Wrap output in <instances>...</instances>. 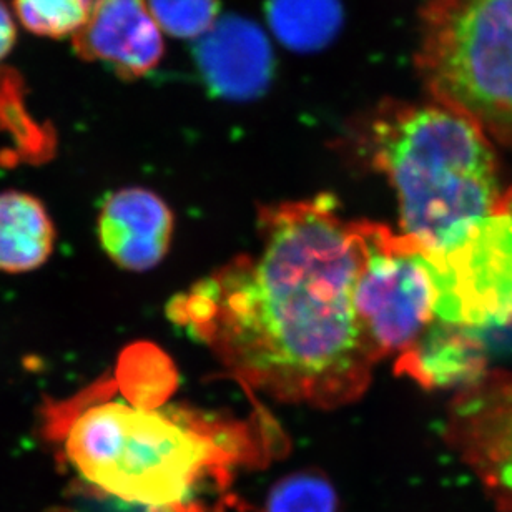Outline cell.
I'll return each instance as SVG.
<instances>
[{"mask_svg":"<svg viewBox=\"0 0 512 512\" xmlns=\"http://www.w3.org/2000/svg\"><path fill=\"white\" fill-rule=\"evenodd\" d=\"M54 245V223L39 198L15 190L0 193V271L37 270Z\"/></svg>","mask_w":512,"mask_h":512,"instance_id":"7c38bea8","label":"cell"},{"mask_svg":"<svg viewBox=\"0 0 512 512\" xmlns=\"http://www.w3.org/2000/svg\"><path fill=\"white\" fill-rule=\"evenodd\" d=\"M50 414L75 471L110 498L148 508L187 509L193 488L240 456L243 431L160 404L110 399L107 383Z\"/></svg>","mask_w":512,"mask_h":512,"instance_id":"7a4b0ae2","label":"cell"},{"mask_svg":"<svg viewBox=\"0 0 512 512\" xmlns=\"http://www.w3.org/2000/svg\"><path fill=\"white\" fill-rule=\"evenodd\" d=\"M358 138L396 192L403 233L429 252L458 247L498 210V160L473 120L436 104L384 100Z\"/></svg>","mask_w":512,"mask_h":512,"instance_id":"3957f363","label":"cell"},{"mask_svg":"<svg viewBox=\"0 0 512 512\" xmlns=\"http://www.w3.org/2000/svg\"><path fill=\"white\" fill-rule=\"evenodd\" d=\"M338 0H270L268 19L276 37L290 49L313 52L335 39L341 24Z\"/></svg>","mask_w":512,"mask_h":512,"instance_id":"4fadbf2b","label":"cell"},{"mask_svg":"<svg viewBox=\"0 0 512 512\" xmlns=\"http://www.w3.org/2000/svg\"><path fill=\"white\" fill-rule=\"evenodd\" d=\"M433 256L406 233L368 223V255L356 285V311L381 360L401 355L436 318Z\"/></svg>","mask_w":512,"mask_h":512,"instance_id":"5b68a950","label":"cell"},{"mask_svg":"<svg viewBox=\"0 0 512 512\" xmlns=\"http://www.w3.org/2000/svg\"><path fill=\"white\" fill-rule=\"evenodd\" d=\"M368 223L328 195L261 208L258 252L173 298L168 316L248 389L321 409L355 403L381 361L355 303Z\"/></svg>","mask_w":512,"mask_h":512,"instance_id":"6da1fadb","label":"cell"},{"mask_svg":"<svg viewBox=\"0 0 512 512\" xmlns=\"http://www.w3.org/2000/svg\"><path fill=\"white\" fill-rule=\"evenodd\" d=\"M198 65L213 94L250 100L268 89L273 57L268 40L252 22L225 19L203 35Z\"/></svg>","mask_w":512,"mask_h":512,"instance_id":"30bf717a","label":"cell"},{"mask_svg":"<svg viewBox=\"0 0 512 512\" xmlns=\"http://www.w3.org/2000/svg\"><path fill=\"white\" fill-rule=\"evenodd\" d=\"M74 49L82 59L135 80L160 64L165 42L147 0H95L89 20L74 35Z\"/></svg>","mask_w":512,"mask_h":512,"instance_id":"ba28073f","label":"cell"},{"mask_svg":"<svg viewBox=\"0 0 512 512\" xmlns=\"http://www.w3.org/2000/svg\"><path fill=\"white\" fill-rule=\"evenodd\" d=\"M414 65L431 102L512 148V0H426Z\"/></svg>","mask_w":512,"mask_h":512,"instance_id":"277c9868","label":"cell"},{"mask_svg":"<svg viewBox=\"0 0 512 512\" xmlns=\"http://www.w3.org/2000/svg\"><path fill=\"white\" fill-rule=\"evenodd\" d=\"M449 448L501 512H512V373L488 371L461 388L444 424Z\"/></svg>","mask_w":512,"mask_h":512,"instance_id":"52a82bcc","label":"cell"},{"mask_svg":"<svg viewBox=\"0 0 512 512\" xmlns=\"http://www.w3.org/2000/svg\"><path fill=\"white\" fill-rule=\"evenodd\" d=\"M94 4L95 0H14V9L25 29L62 39L84 27Z\"/></svg>","mask_w":512,"mask_h":512,"instance_id":"9a60e30c","label":"cell"},{"mask_svg":"<svg viewBox=\"0 0 512 512\" xmlns=\"http://www.w3.org/2000/svg\"><path fill=\"white\" fill-rule=\"evenodd\" d=\"M496 213H504V215L512 218V187L503 192V197H501Z\"/></svg>","mask_w":512,"mask_h":512,"instance_id":"ac0fdd59","label":"cell"},{"mask_svg":"<svg viewBox=\"0 0 512 512\" xmlns=\"http://www.w3.org/2000/svg\"><path fill=\"white\" fill-rule=\"evenodd\" d=\"M172 235V210L145 188H122L100 208V245L124 270L155 268L167 255Z\"/></svg>","mask_w":512,"mask_h":512,"instance_id":"9c48e42d","label":"cell"},{"mask_svg":"<svg viewBox=\"0 0 512 512\" xmlns=\"http://www.w3.org/2000/svg\"><path fill=\"white\" fill-rule=\"evenodd\" d=\"M17 39V29L9 7L0 0V60L9 54Z\"/></svg>","mask_w":512,"mask_h":512,"instance_id":"e0dca14e","label":"cell"},{"mask_svg":"<svg viewBox=\"0 0 512 512\" xmlns=\"http://www.w3.org/2000/svg\"><path fill=\"white\" fill-rule=\"evenodd\" d=\"M396 373L424 389L469 386L486 371V350L469 326L434 318L418 340L396 356Z\"/></svg>","mask_w":512,"mask_h":512,"instance_id":"8fae6325","label":"cell"},{"mask_svg":"<svg viewBox=\"0 0 512 512\" xmlns=\"http://www.w3.org/2000/svg\"><path fill=\"white\" fill-rule=\"evenodd\" d=\"M163 34L175 39H200L215 27L220 0H147Z\"/></svg>","mask_w":512,"mask_h":512,"instance_id":"2e32d148","label":"cell"},{"mask_svg":"<svg viewBox=\"0 0 512 512\" xmlns=\"http://www.w3.org/2000/svg\"><path fill=\"white\" fill-rule=\"evenodd\" d=\"M340 498L331 479L318 469H300L276 481L263 512H338Z\"/></svg>","mask_w":512,"mask_h":512,"instance_id":"5bb4252c","label":"cell"},{"mask_svg":"<svg viewBox=\"0 0 512 512\" xmlns=\"http://www.w3.org/2000/svg\"><path fill=\"white\" fill-rule=\"evenodd\" d=\"M436 316L464 326L512 321V218L494 213L458 247L433 253Z\"/></svg>","mask_w":512,"mask_h":512,"instance_id":"8992f818","label":"cell"}]
</instances>
